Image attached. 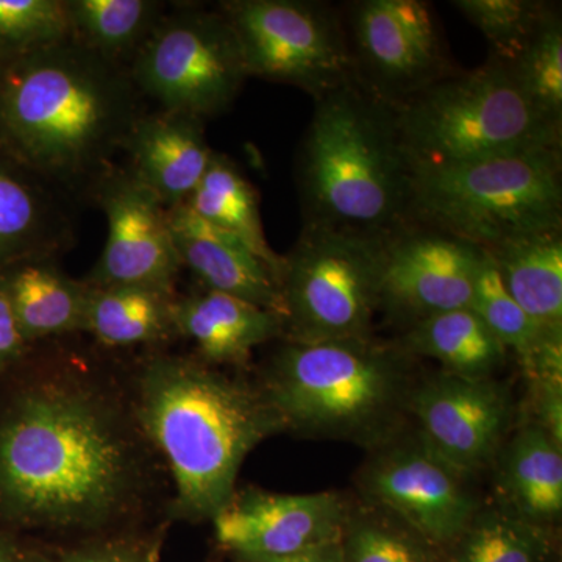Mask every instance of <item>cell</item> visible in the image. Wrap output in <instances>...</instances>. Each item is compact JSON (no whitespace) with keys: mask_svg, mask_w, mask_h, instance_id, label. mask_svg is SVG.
Instances as JSON below:
<instances>
[{"mask_svg":"<svg viewBox=\"0 0 562 562\" xmlns=\"http://www.w3.org/2000/svg\"><path fill=\"white\" fill-rule=\"evenodd\" d=\"M236 562H346L344 560L342 541L324 543L301 552L280 554V557H235Z\"/></svg>","mask_w":562,"mask_h":562,"instance_id":"38","label":"cell"},{"mask_svg":"<svg viewBox=\"0 0 562 562\" xmlns=\"http://www.w3.org/2000/svg\"><path fill=\"white\" fill-rule=\"evenodd\" d=\"M176 322L180 338L194 344L195 357L217 368H243L257 347L280 341L284 333L280 314L203 288L179 295Z\"/></svg>","mask_w":562,"mask_h":562,"instance_id":"20","label":"cell"},{"mask_svg":"<svg viewBox=\"0 0 562 562\" xmlns=\"http://www.w3.org/2000/svg\"><path fill=\"white\" fill-rule=\"evenodd\" d=\"M70 38L128 69L169 7L158 0H65Z\"/></svg>","mask_w":562,"mask_h":562,"instance_id":"27","label":"cell"},{"mask_svg":"<svg viewBox=\"0 0 562 562\" xmlns=\"http://www.w3.org/2000/svg\"><path fill=\"white\" fill-rule=\"evenodd\" d=\"M528 387L531 413L527 420L541 427L562 446V384L536 383Z\"/></svg>","mask_w":562,"mask_h":562,"instance_id":"35","label":"cell"},{"mask_svg":"<svg viewBox=\"0 0 562 562\" xmlns=\"http://www.w3.org/2000/svg\"><path fill=\"white\" fill-rule=\"evenodd\" d=\"M412 168H446L561 147L562 127L532 106L501 63L457 69L394 109Z\"/></svg>","mask_w":562,"mask_h":562,"instance_id":"6","label":"cell"},{"mask_svg":"<svg viewBox=\"0 0 562 562\" xmlns=\"http://www.w3.org/2000/svg\"><path fill=\"white\" fill-rule=\"evenodd\" d=\"M247 77L290 85L313 101L353 81L342 10L317 0H222Z\"/></svg>","mask_w":562,"mask_h":562,"instance_id":"10","label":"cell"},{"mask_svg":"<svg viewBox=\"0 0 562 562\" xmlns=\"http://www.w3.org/2000/svg\"><path fill=\"white\" fill-rule=\"evenodd\" d=\"M168 524L69 543L55 550V562H160Z\"/></svg>","mask_w":562,"mask_h":562,"instance_id":"34","label":"cell"},{"mask_svg":"<svg viewBox=\"0 0 562 562\" xmlns=\"http://www.w3.org/2000/svg\"><path fill=\"white\" fill-rule=\"evenodd\" d=\"M0 562H55V550L40 539L0 527Z\"/></svg>","mask_w":562,"mask_h":562,"instance_id":"37","label":"cell"},{"mask_svg":"<svg viewBox=\"0 0 562 562\" xmlns=\"http://www.w3.org/2000/svg\"><path fill=\"white\" fill-rule=\"evenodd\" d=\"M177 299L179 292L157 288L88 284L83 335L105 350L165 349L180 338Z\"/></svg>","mask_w":562,"mask_h":562,"instance_id":"23","label":"cell"},{"mask_svg":"<svg viewBox=\"0 0 562 562\" xmlns=\"http://www.w3.org/2000/svg\"><path fill=\"white\" fill-rule=\"evenodd\" d=\"M554 562V561H553Z\"/></svg>","mask_w":562,"mask_h":562,"instance_id":"39","label":"cell"},{"mask_svg":"<svg viewBox=\"0 0 562 562\" xmlns=\"http://www.w3.org/2000/svg\"><path fill=\"white\" fill-rule=\"evenodd\" d=\"M32 347L22 338L9 303L0 294V379L21 364Z\"/></svg>","mask_w":562,"mask_h":562,"instance_id":"36","label":"cell"},{"mask_svg":"<svg viewBox=\"0 0 562 562\" xmlns=\"http://www.w3.org/2000/svg\"><path fill=\"white\" fill-rule=\"evenodd\" d=\"M469 482L405 430L372 449L358 473L361 501L394 514L443 552L482 508Z\"/></svg>","mask_w":562,"mask_h":562,"instance_id":"12","label":"cell"},{"mask_svg":"<svg viewBox=\"0 0 562 562\" xmlns=\"http://www.w3.org/2000/svg\"><path fill=\"white\" fill-rule=\"evenodd\" d=\"M109 222L101 258L85 277L94 286L177 291L183 265L173 244L168 209L125 165H113L88 199Z\"/></svg>","mask_w":562,"mask_h":562,"instance_id":"14","label":"cell"},{"mask_svg":"<svg viewBox=\"0 0 562 562\" xmlns=\"http://www.w3.org/2000/svg\"><path fill=\"white\" fill-rule=\"evenodd\" d=\"M494 501L506 513L554 528L562 513V446L530 420L509 432L492 464Z\"/></svg>","mask_w":562,"mask_h":562,"instance_id":"21","label":"cell"},{"mask_svg":"<svg viewBox=\"0 0 562 562\" xmlns=\"http://www.w3.org/2000/svg\"><path fill=\"white\" fill-rule=\"evenodd\" d=\"M69 38L65 0H0V63Z\"/></svg>","mask_w":562,"mask_h":562,"instance_id":"32","label":"cell"},{"mask_svg":"<svg viewBox=\"0 0 562 562\" xmlns=\"http://www.w3.org/2000/svg\"><path fill=\"white\" fill-rule=\"evenodd\" d=\"M350 502L338 492L273 494L236 490L211 520L222 549L233 557H280L341 542Z\"/></svg>","mask_w":562,"mask_h":562,"instance_id":"16","label":"cell"},{"mask_svg":"<svg viewBox=\"0 0 562 562\" xmlns=\"http://www.w3.org/2000/svg\"><path fill=\"white\" fill-rule=\"evenodd\" d=\"M484 249L406 221L380 239L379 313L406 328L471 305Z\"/></svg>","mask_w":562,"mask_h":562,"instance_id":"13","label":"cell"},{"mask_svg":"<svg viewBox=\"0 0 562 562\" xmlns=\"http://www.w3.org/2000/svg\"><path fill=\"white\" fill-rule=\"evenodd\" d=\"M397 344L414 360L430 358L442 372L475 380L494 379L509 353L469 306L417 322Z\"/></svg>","mask_w":562,"mask_h":562,"instance_id":"25","label":"cell"},{"mask_svg":"<svg viewBox=\"0 0 562 562\" xmlns=\"http://www.w3.org/2000/svg\"><path fill=\"white\" fill-rule=\"evenodd\" d=\"M486 251L520 308L541 327L562 330V228L516 236Z\"/></svg>","mask_w":562,"mask_h":562,"instance_id":"24","label":"cell"},{"mask_svg":"<svg viewBox=\"0 0 562 562\" xmlns=\"http://www.w3.org/2000/svg\"><path fill=\"white\" fill-rule=\"evenodd\" d=\"M469 308L484 322L506 350L516 355L517 362L527 360L547 336L562 331L541 327L520 308L519 303L506 291L495 262L486 250Z\"/></svg>","mask_w":562,"mask_h":562,"instance_id":"31","label":"cell"},{"mask_svg":"<svg viewBox=\"0 0 562 562\" xmlns=\"http://www.w3.org/2000/svg\"><path fill=\"white\" fill-rule=\"evenodd\" d=\"M502 65V63H501ZM517 87L553 124L562 127V18L550 3L538 27L519 52L505 63Z\"/></svg>","mask_w":562,"mask_h":562,"instance_id":"30","label":"cell"},{"mask_svg":"<svg viewBox=\"0 0 562 562\" xmlns=\"http://www.w3.org/2000/svg\"><path fill=\"white\" fill-rule=\"evenodd\" d=\"M303 227L382 238L408 221L412 165L392 106L355 81L314 101L295 161Z\"/></svg>","mask_w":562,"mask_h":562,"instance_id":"4","label":"cell"},{"mask_svg":"<svg viewBox=\"0 0 562 562\" xmlns=\"http://www.w3.org/2000/svg\"><path fill=\"white\" fill-rule=\"evenodd\" d=\"M561 147L446 168H412L408 221L494 249L562 228Z\"/></svg>","mask_w":562,"mask_h":562,"instance_id":"7","label":"cell"},{"mask_svg":"<svg viewBox=\"0 0 562 562\" xmlns=\"http://www.w3.org/2000/svg\"><path fill=\"white\" fill-rule=\"evenodd\" d=\"M128 72L144 101L203 122L227 113L249 79L232 25L201 3L168 9Z\"/></svg>","mask_w":562,"mask_h":562,"instance_id":"9","label":"cell"},{"mask_svg":"<svg viewBox=\"0 0 562 562\" xmlns=\"http://www.w3.org/2000/svg\"><path fill=\"white\" fill-rule=\"evenodd\" d=\"M380 239L303 227L281 255L283 339L324 342L369 338L379 313Z\"/></svg>","mask_w":562,"mask_h":562,"instance_id":"8","label":"cell"},{"mask_svg":"<svg viewBox=\"0 0 562 562\" xmlns=\"http://www.w3.org/2000/svg\"><path fill=\"white\" fill-rule=\"evenodd\" d=\"M124 376L140 430L168 472V522H211L235 494L246 458L286 432L258 382L195 355L146 350Z\"/></svg>","mask_w":562,"mask_h":562,"instance_id":"2","label":"cell"},{"mask_svg":"<svg viewBox=\"0 0 562 562\" xmlns=\"http://www.w3.org/2000/svg\"><path fill=\"white\" fill-rule=\"evenodd\" d=\"M144 111L128 69L72 38L0 63V146L79 206Z\"/></svg>","mask_w":562,"mask_h":562,"instance_id":"3","label":"cell"},{"mask_svg":"<svg viewBox=\"0 0 562 562\" xmlns=\"http://www.w3.org/2000/svg\"><path fill=\"white\" fill-rule=\"evenodd\" d=\"M122 154L127 168L166 209L184 205L209 168L214 150L205 122L179 111H144L135 122Z\"/></svg>","mask_w":562,"mask_h":562,"instance_id":"18","label":"cell"},{"mask_svg":"<svg viewBox=\"0 0 562 562\" xmlns=\"http://www.w3.org/2000/svg\"><path fill=\"white\" fill-rule=\"evenodd\" d=\"M280 341L257 382L286 432L372 450L405 430L416 383L397 341Z\"/></svg>","mask_w":562,"mask_h":562,"instance_id":"5","label":"cell"},{"mask_svg":"<svg viewBox=\"0 0 562 562\" xmlns=\"http://www.w3.org/2000/svg\"><path fill=\"white\" fill-rule=\"evenodd\" d=\"M408 414L420 441L472 479L494 464L516 408L505 383L441 371L414 384Z\"/></svg>","mask_w":562,"mask_h":562,"instance_id":"15","label":"cell"},{"mask_svg":"<svg viewBox=\"0 0 562 562\" xmlns=\"http://www.w3.org/2000/svg\"><path fill=\"white\" fill-rule=\"evenodd\" d=\"M341 10L355 83L392 109L457 70L430 3L358 0Z\"/></svg>","mask_w":562,"mask_h":562,"instance_id":"11","label":"cell"},{"mask_svg":"<svg viewBox=\"0 0 562 562\" xmlns=\"http://www.w3.org/2000/svg\"><path fill=\"white\" fill-rule=\"evenodd\" d=\"M9 303L29 346L83 335L88 284L63 271L57 258H32L0 271Z\"/></svg>","mask_w":562,"mask_h":562,"instance_id":"22","label":"cell"},{"mask_svg":"<svg viewBox=\"0 0 562 562\" xmlns=\"http://www.w3.org/2000/svg\"><path fill=\"white\" fill-rule=\"evenodd\" d=\"M550 3L539 0H457L454 9L479 29L491 60L508 63L538 27Z\"/></svg>","mask_w":562,"mask_h":562,"instance_id":"33","label":"cell"},{"mask_svg":"<svg viewBox=\"0 0 562 562\" xmlns=\"http://www.w3.org/2000/svg\"><path fill=\"white\" fill-rule=\"evenodd\" d=\"M346 562H443V550L394 514L364 501L350 502L342 536Z\"/></svg>","mask_w":562,"mask_h":562,"instance_id":"29","label":"cell"},{"mask_svg":"<svg viewBox=\"0 0 562 562\" xmlns=\"http://www.w3.org/2000/svg\"><path fill=\"white\" fill-rule=\"evenodd\" d=\"M554 528L527 522L495 503H483L443 562H553Z\"/></svg>","mask_w":562,"mask_h":562,"instance_id":"28","label":"cell"},{"mask_svg":"<svg viewBox=\"0 0 562 562\" xmlns=\"http://www.w3.org/2000/svg\"><path fill=\"white\" fill-rule=\"evenodd\" d=\"M77 336L36 344L0 379V527L35 539L80 542L147 528L154 514L168 520L171 483L124 368Z\"/></svg>","mask_w":562,"mask_h":562,"instance_id":"1","label":"cell"},{"mask_svg":"<svg viewBox=\"0 0 562 562\" xmlns=\"http://www.w3.org/2000/svg\"><path fill=\"white\" fill-rule=\"evenodd\" d=\"M69 195L0 146V271L32 258H57L77 239Z\"/></svg>","mask_w":562,"mask_h":562,"instance_id":"17","label":"cell"},{"mask_svg":"<svg viewBox=\"0 0 562 562\" xmlns=\"http://www.w3.org/2000/svg\"><path fill=\"white\" fill-rule=\"evenodd\" d=\"M169 227L183 269L203 290L241 299L283 317L279 280L236 236L214 227L187 205L168 210Z\"/></svg>","mask_w":562,"mask_h":562,"instance_id":"19","label":"cell"},{"mask_svg":"<svg viewBox=\"0 0 562 562\" xmlns=\"http://www.w3.org/2000/svg\"><path fill=\"white\" fill-rule=\"evenodd\" d=\"M184 205L214 227L236 236L279 280L283 257L272 250L266 238L258 191L231 157L214 151L202 180Z\"/></svg>","mask_w":562,"mask_h":562,"instance_id":"26","label":"cell"}]
</instances>
